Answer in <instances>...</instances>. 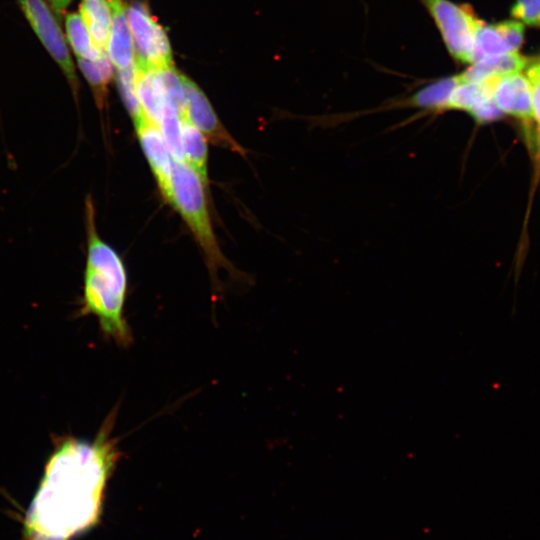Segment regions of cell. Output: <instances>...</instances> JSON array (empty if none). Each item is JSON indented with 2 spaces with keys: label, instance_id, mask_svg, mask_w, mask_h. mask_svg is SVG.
I'll return each mask as SVG.
<instances>
[{
  "label": "cell",
  "instance_id": "3",
  "mask_svg": "<svg viewBox=\"0 0 540 540\" xmlns=\"http://www.w3.org/2000/svg\"><path fill=\"white\" fill-rule=\"evenodd\" d=\"M205 185L185 162L174 161L165 200L173 206L189 227L198 243L212 279L220 268L231 270V264L217 242L205 197Z\"/></svg>",
  "mask_w": 540,
  "mask_h": 540
},
{
  "label": "cell",
  "instance_id": "25",
  "mask_svg": "<svg viewBox=\"0 0 540 540\" xmlns=\"http://www.w3.org/2000/svg\"><path fill=\"white\" fill-rule=\"evenodd\" d=\"M469 113L480 124L498 120L504 114L493 98L473 108Z\"/></svg>",
  "mask_w": 540,
  "mask_h": 540
},
{
  "label": "cell",
  "instance_id": "10",
  "mask_svg": "<svg viewBox=\"0 0 540 540\" xmlns=\"http://www.w3.org/2000/svg\"><path fill=\"white\" fill-rule=\"evenodd\" d=\"M108 1L112 12V22L106 53L117 70H122L134 63L133 37L121 0Z\"/></svg>",
  "mask_w": 540,
  "mask_h": 540
},
{
  "label": "cell",
  "instance_id": "13",
  "mask_svg": "<svg viewBox=\"0 0 540 540\" xmlns=\"http://www.w3.org/2000/svg\"><path fill=\"white\" fill-rule=\"evenodd\" d=\"M95 46L106 51L112 22L108 0H81L79 11Z\"/></svg>",
  "mask_w": 540,
  "mask_h": 540
},
{
  "label": "cell",
  "instance_id": "26",
  "mask_svg": "<svg viewBox=\"0 0 540 540\" xmlns=\"http://www.w3.org/2000/svg\"><path fill=\"white\" fill-rule=\"evenodd\" d=\"M51 7L58 14H62L63 11L69 6L72 0H48Z\"/></svg>",
  "mask_w": 540,
  "mask_h": 540
},
{
  "label": "cell",
  "instance_id": "16",
  "mask_svg": "<svg viewBox=\"0 0 540 540\" xmlns=\"http://www.w3.org/2000/svg\"><path fill=\"white\" fill-rule=\"evenodd\" d=\"M65 27L68 41L77 58L94 60L106 52L95 46L80 13L67 14Z\"/></svg>",
  "mask_w": 540,
  "mask_h": 540
},
{
  "label": "cell",
  "instance_id": "23",
  "mask_svg": "<svg viewBox=\"0 0 540 540\" xmlns=\"http://www.w3.org/2000/svg\"><path fill=\"white\" fill-rule=\"evenodd\" d=\"M511 15L529 26L540 27V0H516Z\"/></svg>",
  "mask_w": 540,
  "mask_h": 540
},
{
  "label": "cell",
  "instance_id": "22",
  "mask_svg": "<svg viewBox=\"0 0 540 540\" xmlns=\"http://www.w3.org/2000/svg\"><path fill=\"white\" fill-rule=\"evenodd\" d=\"M528 80L531 86L532 104L536 128L534 133V147L540 155V62L531 65L527 70Z\"/></svg>",
  "mask_w": 540,
  "mask_h": 540
},
{
  "label": "cell",
  "instance_id": "21",
  "mask_svg": "<svg viewBox=\"0 0 540 540\" xmlns=\"http://www.w3.org/2000/svg\"><path fill=\"white\" fill-rule=\"evenodd\" d=\"M116 78L123 103L132 119H135L143 112V109L135 90L134 63L126 69L117 70Z\"/></svg>",
  "mask_w": 540,
  "mask_h": 540
},
{
  "label": "cell",
  "instance_id": "17",
  "mask_svg": "<svg viewBox=\"0 0 540 540\" xmlns=\"http://www.w3.org/2000/svg\"><path fill=\"white\" fill-rule=\"evenodd\" d=\"M459 83L458 75L437 80L418 90L411 97L410 103L426 109H444L452 91Z\"/></svg>",
  "mask_w": 540,
  "mask_h": 540
},
{
  "label": "cell",
  "instance_id": "5",
  "mask_svg": "<svg viewBox=\"0 0 540 540\" xmlns=\"http://www.w3.org/2000/svg\"><path fill=\"white\" fill-rule=\"evenodd\" d=\"M135 47V62L153 69L173 64L166 31L151 15L145 3L133 1L126 9Z\"/></svg>",
  "mask_w": 540,
  "mask_h": 540
},
{
  "label": "cell",
  "instance_id": "20",
  "mask_svg": "<svg viewBox=\"0 0 540 540\" xmlns=\"http://www.w3.org/2000/svg\"><path fill=\"white\" fill-rule=\"evenodd\" d=\"M156 74L166 102L175 108L179 117L187 116L180 73L175 69L174 65H170L156 69Z\"/></svg>",
  "mask_w": 540,
  "mask_h": 540
},
{
  "label": "cell",
  "instance_id": "14",
  "mask_svg": "<svg viewBox=\"0 0 540 540\" xmlns=\"http://www.w3.org/2000/svg\"><path fill=\"white\" fill-rule=\"evenodd\" d=\"M77 63L90 85L98 109L102 110L106 104L108 84L113 78V63L106 52L94 60L78 58Z\"/></svg>",
  "mask_w": 540,
  "mask_h": 540
},
{
  "label": "cell",
  "instance_id": "2",
  "mask_svg": "<svg viewBox=\"0 0 540 540\" xmlns=\"http://www.w3.org/2000/svg\"><path fill=\"white\" fill-rule=\"evenodd\" d=\"M84 216L87 254L81 314L94 315L104 336L126 348L133 341L131 329L124 317L127 270L119 253L98 233L91 195L85 199Z\"/></svg>",
  "mask_w": 540,
  "mask_h": 540
},
{
  "label": "cell",
  "instance_id": "4",
  "mask_svg": "<svg viewBox=\"0 0 540 540\" xmlns=\"http://www.w3.org/2000/svg\"><path fill=\"white\" fill-rule=\"evenodd\" d=\"M453 58L472 63L475 34L483 22L472 9L449 0H423Z\"/></svg>",
  "mask_w": 540,
  "mask_h": 540
},
{
  "label": "cell",
  "instance_id": "19",
  "mask_svg": "<svg viewBox=\"0 0 540 540\" xmlns=\"http://www.w3.org/2000/svg\"><path fill=\"white\" fill-rule=\"evenodd\" d=\"M158 125L174 161L184 162L180 117L169 103L163 106Z\"/></svg>",
  "mask_w": 540,
  "mask_h": 540
},
{
  "label": "cell",
  "instance_id": "8",
  "mask_svg": "<svg viewBox=\"0 0 540 540\" xmlns=\"http://www.w3.org/2000/svg\"><path fill=\"white\" fill-rule=\"evenodd\" d=\"M136 135L151 168L162 196L165 198L170 183L174 159L159 125L144 111L133 119Z\"/></svg>",
  "mask_w": 540,
  "mask_h": 540
},
{
  "label": "cell",
  "instance_id": "18",
  "mask_svg": "<svg viewBox=\"0 0 540 540\" xmlns=\"http://www.w3.org/2000/svg\"><path fill=\"white\" fill-rule=\"evenodd\" d=\"M513 52L495 25L481 24L475 34L472 63Z\"/></svg>",
  "mask_w": 540,
  "mask_h": 540
},
{
  "label": "cell",
  "instance_id": "11",
  "mask_svg": "<svg viewBox=\"0 0 540 540\" xmlns=\"http://www.w3.org/2000/svg\"><path fill=\"white\" fill-rule=\"evenodd\" d=\"M528 59L517 51L488 57L472 63L458 75L460 82H477L490 77H501L519 73L526 67Z\"/></svg>",
  "mask_w": 540,
  "mask_h": 540
},
{
  "label": "cell",
  "instance_id": "15",
  "mask_svg": "<svg viewBox=\"0 0 540 540\" xmlns=\"http://www.w3.org/2000/svg\"><path fill=\"white\" fill-rule=\"evenodd\" d=\"M498 78L494 76L477 82H460L452 91L446 108L470 112L493 98Z\"/></svg>",
  "mask_w": 540,
  "mask_h": 540
},
{
  "label": "cell",
  "instance_id": "24",
  "mask_svg": "<svg viewBox=\"0 0 540 540\" xmlns=\"http://www.w3.org/2000/svg\"><path fill=\"white\" fill-rule=\"evenodd\" d=\"M512 51H517L524 37V27L521 22L507 20L494 24Z\"/></svg>",
  "mask_w": 540,
  "mask_h": 540
},
{
  "label": "cell",
  "instance_id": "6",
  "mask_svg": "<svg viewBox=\"0 0 540 540\" xmlns=\"http://www.w3.org/2000/svg\"><path fill=\"white\" fill-rule=\"evenodd\" d=\"M35 34L60 67L77 98L79 88L74 64L62 30L44 0H17Z\"/></svg>",
  "mask_w": 540,
  "mask_h": 540
},
{
  "label": "cell",
  "instance_id": "1",
  "mask_svg": "<svg viewBox=\"0 0 540 540\" xmlns=\"http://www.w3.org/2000/svg\"><path fill=\"white\" fill-rule=\"evenodd\" d=\"M114 409L92 441L58 440L24 519L25 540H70L101 513L106 483L119 458Z\"/></svg>",
  "mask_w": 540,
  "mask_h": 540
},
{
  "label": "cell",
  "instance_id": "7",
  "mask_svg": "<svg viewBox=\"0 0 540 540\" xmlns=\"http://www.w3.org/2000/svg\"><path fill=\"white\" fill-rule=\"evenodd\" d=\"M186 101L188 119L205 136L207 141L221 148L245 156L246 150L232 137L221 123L202 89L188 76L180 73Z\"/></svg>",
  "mask_w": 540,
  "mask_h": 540
},
{
  "label": "cell",
  "instance_id": "12",
  "mask_svg": "<svg viewBox=\"0 0 540 540\" xmlns=\"http://www.w3.org/2000/svg\"><path fill=\"white\" fill-rule=\"evenodd\" d=\"M184 162L208 185V141L187 116L180 117Z\"/></svg>",
  "mask_w": 540,
  "mask_h": 540
},
{
  "label": "cell",
  "instance_id": "9",
  "mask_svg": "<svg viewBox=\"0 0 540 540\" xmlns=\"http://www.w3.org/2000/svg\"><path fill=\"white\" fill-rule=\"evenodd\" d=\"M493 99L503 113L520 118L528 124L534 119L531 86L522 74L499 77Z\"/></svg>",
  "mask_w": 540,
  "mask_h": 540
}]
</instances>
